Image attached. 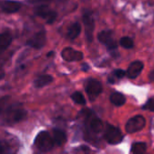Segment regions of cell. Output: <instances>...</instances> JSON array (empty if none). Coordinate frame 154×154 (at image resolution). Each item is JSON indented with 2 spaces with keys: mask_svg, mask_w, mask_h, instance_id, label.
<instances>
[{
  "mask_svg": "<svg viewBox=\"0 0 154 154\" xmlns=\"http://www.w3.org/2000/svg\"><path fill=\"white\" fill-rule=\"evenodd\" d=\"M2 114H3V122L8 125L23 121V119H25L27 116L26 110L20 104H14L8 106L4 109Z\"/></svg>",
  "mask_w": 154,
  "mask_h": 154,
  "instance_id": "6da1fadb",
  "label": "cell"
},
{
  "mask_svg": "<svg viewBox=\"0 0 154 154\" xmlns=\"http://www.w3.org/2000/svg\"><path fill=\"white\" fill-rule=\"evenodd\" d=\"M85 118H86L85 125L87 127L88 137L90 139H93L95 136H97V134H99L102 132V130L104 128L103 123L98 117H97L95 115H93L88 110L87 112V116Z\"/></svg>",
  "mask_w": 154,
  "mask_h": 154,
  "instance_id": "7a4b0ae2",
  "label": "cell"
},
{
  "mask_svg": "<svg viewBox=\"0 0 154 154\" xmlns=\"http://www.w3.org/2000/svg\"><path fill=\"white\" fill-rule=\"evenodd\" d=\"M54 140L46 131L40 132L34 139L35 147L42 152H51L54 147Z\"/></svg>",
  "mask_w": 154,
  "mask_h": 154,
  "instance_id": "3957f363",
  "label": "cell"
},
{
  "mask_svg": "<svg viewBox=\"0 0 154 154\" xmlns=\"http://www.w3.org/2000/svg\"><path fill=\"white\" fill-rule=\"evenodd\" d=\"M104 138L107 143L116 145V144L120 143L123 141L124 136H123L121 130L118 127H116L112 125L107 124L105 128Z\"/></svg>",
  "mask_w": 154,
  "mask_h": 154,
  "instance_id": "277c9868",
  "label": "cell"
},
{
  "mask_svg": "<svg viewBox=\"0 0 154 154\" xmlns=\"http://www.w3.org/2000/svg\"><path fill=\"white\" fill-rule=\"evenodd\" d=\"M97 39L102 44H104L107 48V50L112 54H114L117 51L118 44L113 36L112 31H102V32H100L97 34Z\"/></svg>",
  "mask_w": 154,
  "mask_h": 154,
  "instance_id": "5b68a950",
  "label": "cell"
},
{
  "mask_svg": "<svg viewBox=\"0 0 154 154\" xmlns=\"http://www.w3.org/2000/svg\"><path fill=\"white\" fill-rule=\"evenodd\" d=\"M145 125H146L145 118L143 116L138 115V116H135L130 118L126 122L125 131H126V133H128L130 134H134V133H137V132L143 130L145 127Z\"/></svg>",
  "mask_w": 154,
  "mask_h": 154,
  "instance_id": "8992f818",
  "label": "cell"
},
{
  "mask_svg": "<svg viewBox=\"0 0 154 154\" xmlns=\"http://www.w3.org/2000/svg\"><path fill=\"white\" fill-rule=\"evenodd\" d=\"M34 14L42 19H45L47 23H49V24L53 23L55 22V20L57 19V15H58L54 10H52L46 5H41L39 6L35 7Z\"/></svg>",
  "mask_w": 154,
  "mask_h": 154,
  "instance_id": "52a82bcc",
  "label": "cell"
},
{
  "mask_svg": "<svg viewBox=\"0 0 154 154\" xmlns=\"http://www.w3.org/2000/svg\"><path fill=\"white\" fill-rule=\"evenodd\" d=\"M83 23L85 26V34L88 42H91L93 41V33L95 30V20L92 14L88 11L85 12L82 17Z\"/></svg>",
  "mask_w": 154,
  "mask_h": 154,
  "instance_id": "ba28073f",
  "label": "cell"
},
{
  "mask_svg": "<svg viewBox=\"0 0 154 154\" xmlns=\"http://www.w3.org/2000/svg\"><path fill=\"white\" fill-rule=\"evenodd\" d=\"M86 92L88 96L89 97L90 100H94L96 97H97L103 91V87L100 81L97 79H88L86 84Z\"/></svg>",
  "mask_w": 154,
  "mask_h": 154,
  "instance_id": "9c48e42d",
  "label": "cell"
},
{
  "mask_svg": "<svg viewBox=\"0 0 154 154\" xmlns=\"http://www.w3.org/2000/svg\"><path fill=\"white\" fill-rule=\"evenodd\" d=\"M46 43V32L41 30L33 34L26 42V44L34 49H42Z\"/></svg>",
  "mask_w": 154,
  "mask_h": 154,
  "instance_id": "30bf717a",
  "label": "cell"
},
{
  "mask_svg": "<svg viewBox=\"0 0 154 154\" xmlns=\"http://www.w3.org/2000/svg\"><path fill=\"white\" fill-rule=\"evenodd\" d=\"M61 58L68 62H71V61H79L82 60L84 58L83 52L77 51L73 48L70 47H67L64 48L61 51Z\"/></svg>",
  "mask_w": 154,
  "mask_h": 154,
  "instance_id": "8fae6325",
  "label": "cell"
},
{
  "mask_svg": "<svg viewBox=\"0 0 154 154\" xmlns=\"http://www.w3.org/2000/svg\"><path fill=\"white\" fill-rule=\"evenodd\" d=\"M22 5L20 2L13 1V0H4L0 1V8L4 13L6 14H14L20 10Z\"/></svg>",
  "mask_w": 154,
  "mask_h": 154,
  "instance_id": "7c38bea8",
  "label": "cell"
},
{
  "mask_svg": "<svg viewBox=\"0 0 154 154\" xmlns=\"http://www.w3.org/2000/svg\"><path fill=\"white\" fill-rule=\"evenodd\" d=\"M143 69V63L141 60H135L129 65L126 70V76L131 79H136L141 74Z\"/></svg>",
  "mask_w": 154,
  "mask_h": 154,
  "instance_id": "4fadbf2b",
  "label": "cell"
},
{
  "mask_svg": "<svg viewBox=\"0 0 154 154\" xmlns=\"http://www.w3.org/2000/svg\"><path fill=\"white\" fill-rule=\"evenodd\" d=\"M52 134H53L54 143L58 146H61L66 143L67 135H66V133L63 130H61V129H53L52 130Z\"/></svg>",
  "mask_w": 154,
  "mask_h": 154,
  "instance_id": "5bb4252c",
  "label": "cell"
},
{
  "mask_svg": "<svg viewBox=\"0 0 154 154\" xmlns=\"http://www.w3.org/2000/svg\"><path fill=\"white\" fill-rule=\"evenodd\" d=\"M52 81H53V78L51 75H41L34 79L33 84L36 88H41L51 84Z\"/></svg>",
  "mask_w": 154,
  "mask_h": 154,
  "instance_id": "9a60e30c",
  "label": "cell"
},
{
  "mask_svg": "<svg viewBox=\"0 0 154 154\" xmlns=\"http://www.w3.org/2000/svg\"><path fill=\"white\" fill-rule=\"evenodd\" d=\"M12 41H13V37L9 32H5L0 33V52L5 51L12 43Z\"/></svg>",
  "mask_w": 154,
  "mask_h": 154,
  "instance_id": "2e32d148",
  "label": "cell"
},
{
  "mask_svg": "<svg viewBox=\"0 0 154 154\" xmlns=\"http://www.w3.org/2000/svg\"><path fill=\"white\" fill-rule=\"evenodd\" d=\"M80 32H81L80 23H74L69 26V28L68 30L67 36L69 40H75L80 34Z\"/></svg>",
  "mask_w": 154,
  "mask_h": 154,
  "instance_id": "e0dca14e",
  "label": "cell"
},
{
  "mask_svg": "<svg viewBox=\"0 0 154 154\" xmlns=\"http://www.w3.org/2000/svg\"><path fill=\"white\" fill-rule=\"evenodd\" d=\"M110 101L116 106H124L125 104L126 98L122 93L115 92L110 96Z\"/></svg>",
  "mask_w": 154,
  "mask_h": 154,
  "instance_id": "ac0fdd59",
  "label": "cell"
},
{
  "mask_svg": "<svg viewBox=\"0 0 154 154\" xmlns=\"http://www.w3.org/2000/svg\"><path fill=\"white\" fill-rule=\"evenodd\" d=\"M147 150V145L145 143H134L131 147V153L142 154L144 153Z\"/></svg>",
  "mask_w": 154,
  "mask_h": 154,
  "instance_id": "d6986e66",
  "label": "cell"
},
{
  "mask_svg": "<svg viewBox=\"0 0 154 154\" xmlns=\"http://www.w3.org/2000/svg\"><path fill=\"white\" fill-rule=\"evenodd\" d=\"M71 99L78 105H85L86 104V99L85 97L83 96V94L81 92L76 91L71 95Z\"/></svg>",
  "mask_w": 154,
  "mask_h": 154,
  "instance_id": "ffe728a7",
  "label": "cell"
},
{
  "mask_svg": "<svg viewBox=\"0 0 154 154\" xmlns=\"http://www.w3.org/2000/svg\"><path fill=\"white\" fill-rule=\"evenodd\" d=\"M125 76H126V71H125L123 69H116L113 72V74H111V76L108 78V81H109V83H115V78L123 79Z\"/></svg>",
  "mask_w": 154,
  "mask_h": 154,
  "instance_id": "44dd1931",
  "label": "cell"
},
{
  "mask_svg": "<svg viewBox=\"0 0 154 154\" xmlns=\"http://www.w3.org/2000/svg\"><path fill=\"white\" fill-rule=\"evenodd\" d=\"M119 43L125 49H132L134 47V41L130 37H127V36L122 37L120 39Z\"/></svg>",
  "mask_w": 154,
  "mask_h": 154,
  "instance_id": "7402d4cb",
  "label": "cell"
},
{
  "mask_svg": "<svg viewBox=\"0 0 154 154\" xmlns=\"http://www.w3.org/2000/svg\"><path fill=\"white\" fill-rule=\"evenodd\" d=\"M143 109H146V110H149V111H152V112H154V97L150 98L146 102V104L143 106Z\"/></svg>",
  "mask_w": 154,
  "mask_h": 154,
  "instance_id": "603a6c76",
  "label": "cell"
},
{
  "mask_svg": "<svg viewBox=\"0 0 154 154\" xmlns=\"http://www.w3.org/2000/svg\"><path fill=\"white\" fill-rule=\"evenodd\" d=\"M9 99H10L9 97H4L0 98V114L4 111V109L6 107V105H7Z\"/></svg>",
  "mask_w": 154,
  "mask_h": 154,
  "instance_id": "cb8c5ba5",
  "label": "cell"
},
{
  "mask_svg": "<svg viewBox=\"0 0 154 154\" xmlns=\"http://www.w3.org/2000/svg\"><path fill=\"white\" fill-rule=\"evenodd\" d=\"M10 152H11V150H10V147L8 146V144L4 142H0V154L7 153Z\"/></svg>",
  "mask_w": 154,
  "mask_h": 154,
  "instance_id": "d4e9b609",
  "label": "cell"
},
{
  "mask_svg": "<svg viewBox=\"0 0 154 154\" xmlns=\"http://www.w3.org/2000/svg\"><path fill=\"white\" fill-rule=\"evenodd\" d=\"M5 69L3 68V63L1 61V59H0V80L5 78Z\"/></svg>",
  "mask_w": 154,
  "mask_h": 154,
  "instance_id": "484cf974",
  "label": "cell"
},
{
  "mask_svg": "<svg viewBox=\"0 0 154 154\" xmlns=\"http://www.w3.org/2000/svg\"><path fill=\"white\" fill-rule=\"evenodd\" d=\"M51 0H28L29 3L31 4H39V3H45V2H50Z\"/></svg>",
  "mask_w": 154,
  "mask_h": 154,
  "instance_id": "4316f807",
  "label": "cell"
},
{
  "mask_svg": "<svg viewBox=\"0 0 154 154\" xmlns=\"http://www.w3.org/2000/svg\"><path fill=\"white\" fill-rule=\"evenodd\" d=\"M149 79H150V81L154 82V70L150 72V74H149Z\"/></svg>",
  "mask_w": 154,
  "mask_h": 154,
  "instance_id": "83f0119b",
  "label": "cell"
},
{
  "mask_svg": "<svg viewBox=\"0 0 154 154\" xmlns=\"http://www.w3.org/2000/svg\"><path fill=\"white\" fill-rule=\"evenodd\" d=\"M83 67H85V68H83V70H85V71H87L88 69V64H83Z\"/></svg>",
  "mask_w": 154,
  "mask_h": 154,
  "instance_id": "f1b7e54d",
  "label": "cell"
}]
</instances>
